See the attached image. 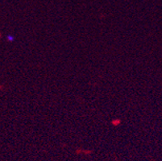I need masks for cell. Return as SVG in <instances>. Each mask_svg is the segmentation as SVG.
I'll list each match as a JSON object with an SVG mask.
<instances>
[{
	"mask_svg": "<svg viewBox=\"0 0 162 161\" xmlns=\"http://www.w3.org/2000/svg\"><path fill=\"white\" fill-rule=\"evenodd\" d=\"M7 40H8V41H10V42H12L14 40V37L12 36H11V35H8V36H7Z\"/></svg>",
	"mask_w": 162,
	"mask_h": 161,
	"instance_id": "6da1fadb",
	"label": "cell"
}]
</instances>
